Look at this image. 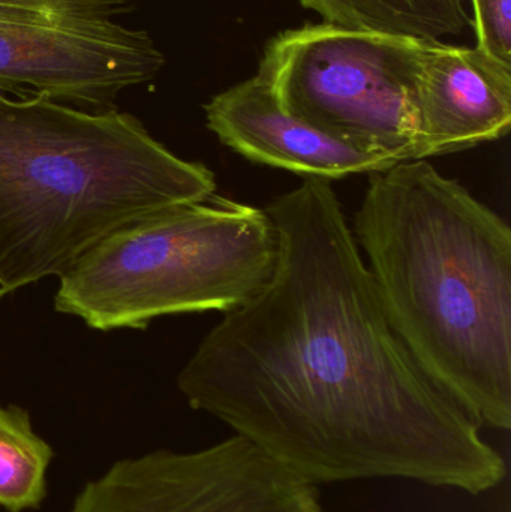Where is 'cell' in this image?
<instances>
[{
	"instance_id": "cell-4",
	"label": "cell",
	"mask_w": 511,
	"mask_h": 512,
	"mask_svg": "<svg viewBox=\"0 0 511 512\" xmlns=\"http://www.w3.org/2000/svg\"><path fill=\"white\" fill-rule=\"evenodd\" d=\"M278 252L266 209L215 194L102 239L59 277L54 307L99 331L143 330L179 313H227L267 285Z\"/></svg>"
},
{
	"instance_id": "cell-5",
	"label": "cell",
	"mask_w": 511,
	"mask_h": 512,
	"mask_svg": "<svg viewBox=\"0 0 511 512\" xmlns=\"http://www.w3.org/2000/svg\"><path fill=\"white\" fill-rule=\"evenodd\" d=\"M429 45L392 33L305 24L269 42L257 77L303 122L354 146L410 161L417 80Z\"/></svg>"
},
{
	"instance_id": "cell-10",
	"label": "cell",
	"mask_w": 511,
	"mask_h": 512,
	"mask_svg": "<svg viewBox=\"0 0 511 512\" xmlns=\"http://www.w3.org/2000/svg\"><path fill=\"white\" fill-rule=\"evenodd\" d=\"M323 23L441 42L473 26L464 0H300Z\"/></svg>"
},
{
	"instance_id": "cell-11",
	"label": "cell",
	"mask_w": 511,
	"mask_h": 512,
	"mask_svg": "<svg viewBox=\"0 0 511 512\" xmlns=\"http://www.w3.org/2000/svg\"><path fill=\"white\" fill-rule=\"evenodd\" d=\"M51 460L53 450L36 435L29 414L0 405V507L9 512L41 507Z\"/></svg>"
},
{
	"instance_id": "cell-8",
	"label": "cell",
	"mask_w": 511,
	"mask_h": 512,
	"mask_svg": "<svg viewBox=\"0 0 511 512\" xmlns=\"http://www.w3.org/2000/svg\"><path fill=\"white\" fill-rule=\"evenodd\" d=\"M204 111L207 128L222 144L255 164L302 177L330 182L398 164L392 156L339 140L288 113L257 75L213 96Z\"/></svg>"
},
{
	"instance_id": "cell-12",
	"label": "cell",
	"mask_w": 511,
	"mask_h": 512,
	"mask_svg": "<svg viewBox=\"0 0 511 512\" xmlns=\"http://www.w3.org/2000/svg\"><path fill=\"white\" fill-rule=\"evenodd\" d=\"M479 50L511 66V0H471Z\"/></svg>"
},
{
	"instance_id": "cell-3",
	"label": "cell",
	"mask_w": 511,
	"mask_h": 512,
	"mask_svg": "<svg viewBox=\"0 0 511 512\" xmlns=\"http://www.w3.org/2000/svg\"><path fill=\"white\" fill-rule=\"evenodd\" d=\"M216 194L185 161L114 110L0 93V289L60 277L114 231Z\"/></svg>"
},
{
	"instance_id": "cell-9",
	"label": "cell",
	"mask_w": 511,
	"mask_h": 512,
	"mask_svg": "<svg viewBox=\"0 0 511 512\" xmlns=\"http://www.w3.org/2000/svg\"><path fill=\"white\" fill-rule=\"evenodd\" d=\"M511 126V66L479 48L431 42L416 89L414 159L500 140Z\"/></svg>"
},
{
	"instance_id": "cell-2",
	"label": "cell",
	"mask_w": 511,
	"mask_h": 512,
	"mask_svg": "<svg viewBox=\"0 0 511 512\" xmlns=\"http://www.w3.org/2000/svg\"><path fill=\"white\" fill-rule=\"evenodd\" d=\"M354 239L393 330L479 426L511 427V230L428 159L369 174Z\"/></svg>"
},
{
	"instance_id": "cell-13",
	"label": "cell",
	"mask_w": 511,
	"mask_h": 512,
	"mask_svg": "<svg viewBox=\"0 0 511 512\" xmlns=\"http://www.w3.org/2000/svg\"><path fill=\"white\" fill-rule=\"evenodd\" d=\"M3 294H5V292H3L2 289H0V300H2Z\"/></svg>"
},
{
	"instance_id": "cell-6",
	"label": "cell",
	"mask_w": 511,
	"mask_h": 512,
	"mask_svg": "<svg viewBox=\"0 0 511 512\" xmlns=\"http://www.w3.org/2000/svg\"><path fill=\"white\" fill-rule=\"evenodd\" d=\"M140 0H0V93L110 110L165 65L146 30L122 23Z\"/></svg>"
},
{
	"instance_id": "cell-7",
	"label": "cell",
	"mask_w": 511,
	"mask_h": 512,
	"mask_svg": "<svg viewBox=\"0 0 511 512\" xmlns=\"http://www.w3.org/2000/svg\"><path fill=\"white\" fill-rule=\"evenodd\" d=\"M71 512H323L314 484L236 435L192 453L114 463Z\"/></svg>"
},
{
	"instance_id": "cell-1",
	"label": "cell",
	"mask_w": 511,
	"mask_h": 512,
	"mask_svg": "<svg viewBox=\"0 0 511 512\" xmlns=\"http://www.w3.org/2000/svg\"><path fill=\"white\" fill-rule=\"evenodd\" d=\"M275 271L177 378L191 408L308 483L398 478L482 495L506 462L393 330L329 180L267 204Z\"/></svg>"
}]
</instances>
